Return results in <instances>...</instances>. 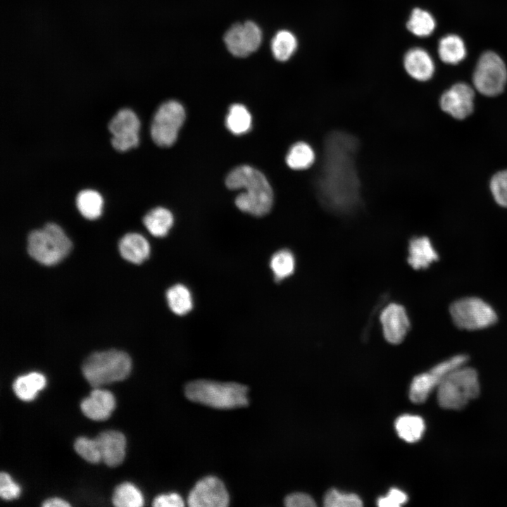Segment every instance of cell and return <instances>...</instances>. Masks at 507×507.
<instances>
[{
	"instance_id": "cell-1",
	"label": "cell",
	"mask_w": 507,
	"mask_h": 507,
	"mask_svg": "<svg viewBox=\"0 0 507 507\" xmlns=\"http://www.w3.org/2000/svg\"><path fill=\"white\" fill-rule=\"evenodd\" d=\"M358 149V140L347 132L333 131L325 138L315 190L323 206L330 212L348 213L360 204L361 183L356 168Z\"/></svg>"
},
{
	"instance_id": "cell-2",
	"label": "cell",
	"mask_w": 507,
	"mask_h": 507,
	"mask_svg": "<svg viewBox=\"0 0 507 507\" xmlns=\"http://www.w3.org/2000/svg\"><path fill=\"white\" fill-rule=\"evenodd\" d=\"M225 184L230 189H244L235 199L242 211L255 216L267 214L273 204V192L265 175L249 165L234 168L227 175Z\"/></svg>"
},
{
	"instance_id": "cell-3",
	"label": "cell",
	"mask_w": 507,
	"mask_h": 507,
	"mask_svg": "<svg viewBox=\"0 0 507 507\" xmlns=\"http://www.w3.org/2000/svg\"><path fill=\"white\" fill-rule=\"evenodd\" d=\"M248 387L237 382L196 380L186 384L184 394L192 401L220 409L246 406Z\"/></svg>"
},
{
	"instance_id": "cell-4",
	"label": "cell",
	"mask_w": 507,
	"mask_h": 507,
	"mask_svg": "<svg viewBox=\"0 0 507 507\" xmlns=\"http://www.w3.org/2000/svg\"><path fill=\"white\" fill-rule=\"evenodd\" d=\"M132 363L127 353L115 349L95 352L82 365V372L94 388L125 380L130 374Z\"/></svg>"
},
{
	"instance_id": "cell-5",
	"label": "cell",
	"mask_w": 507,
	"mask_h": 507,
	"mask_svg": "<svg viewBox=\"0 0 507 507\" xmlns=\"http://www.w3.org/2000/svg\"><path fill=\"white\" fill-rule=\"evenodd\" d=\"M480 392L477 372L462 365L451 371L437 387L439 404L446 409H460Z\"/></svg>"
},
{
	"instance_id": "cell-6",
	"label": "cell",
	"mask_w": 507,
	"mask_h": 507,
	"mask_svg": "<svg viewBox=\"0 0 507 507\" xmlns=\"http://www.w3.org/2000/svg\"><path fill=\"white\" fill-rule=\"evenodd\" d=\"M72 244L63 230L55 223L32 231L27 237V251L37 262L52 265L65 258Z\"/></svg>"
},
{
	"instance_id": "cell-7",
	"label": "cell",
	"mask_w": 507,
	"mask_h": 507,
	"mask_svg": "<svg viewBox=\"0 0 507 507\" xmlns=\"http://www.w3.org/2000/svg\"><path fill=\"white\" fill-rule=\"evenodd\" d=\"M450 313L457 327L468 330L486 328L494 324L497 319L492 306L476 297L455 301L450 307Z\"/></svg>"
},
{
	"instance_id": "cell-8",
	"label": "cell",
	"mask_w": 507,
	"mask_h": 507,
	"mask_svg": "<svg viewBox=\"0 0 507 507\" xmlns=\"http://www.w3.org/2000/svg\"><path fill=\"white\" fill-rule=\"evenodd\" d=\"M185 119V111L181 104L168 101L162 104L155 113L150 132L154 143L162 147L172 146Z\"/></svg>"
},
{
	"instance_id": "cell-9",
	"label": "cell",
	"mask_w": 507,
	"mask_h": 507,
	"mask_svg": "<svg viewBox=\"0 0 507 507\" xmlns=\"http://www.w3.org/2000/svg\"><path fill=\"white\" fill-rule=\"evenodd\" d=\"M507 81V70L502 59L494 52L487 51L480 58L472 82L482 94L494 96L501 94Z\"/></svg>"
},
{
	"instance_id": "cell-10",
	"label": "cell",
	"mask_w": 507,
	"mask_h": 507,
	"mask_svg": "<svg viewBox=\"0 0 507 507\" xmlns=\"http://www.w3.org/2000/svg\"><path fill=\"white\" fill-rule=\"evenodd\" d=\"M468 356L463 354L453 356L434 365L429 371L415 376L411 384L409 397L415 403L424 402L434 389H437L442 381L453 370L464 365Z\"/></svg>"
},
{
	"instance_id": "cell-11",
	"label": "cell",
	"mask_w": 507,
	"mask_h": 507,
	"mask_svg": "<svg viewBox=\"0 0 507 507\" xmlns=\"http://www.w3.org/2000/svg\"><path fill=\"white\" fill-rule=\"evenodd\" d=\"M108 128L111 145L116 151H125L138 145L140 122L131 109L119 110L109 121Z\"/></svg>"
},
{
	"instance_id": "cell-12",
	"label": "cell",
	"mask_w": 507,
	"mask_h": 507,
	"mask_svg": "<svg viewBox=\"0 0 507 507\" xmlns=\"http://www.w3.org/2000/svg\"><path fill=\"white\" fill-rule=\"evenodd\" d=\"M261 41L262 32L252 21L233 25L224 36L228 51L237 57H246L256 51Z\"/></svg>"
},
{
	"instance_id": "cell-13",
	"label": "cell",
	"mask_w": 507,
	"mask_h": 507,
	"mask_svg": "<svg viewBox=\"0 0 507 507\" xmlns=\"http://www.w3.org/2000/svg\"><path fill=\"white\" fill-rule=\"evenodd\" d=\"M229 501L225 484L215 476H207L199 480L187 499L191 507H225Z\"/></svg>"
},
{
	"instance_id": "cell-14",
	"label": "cell",
	"mask_w": 507,
	"mask_h": 507,
	"mask_svg": "<svg viewBox=\"0 0 507 507\" xmlns=\"http://www.w3.org/2000/svg\"><path fill=\"white\" fill-rule=\"evenodd\" d=\"M475 93L468 84L460 82L453 85L442 95V109L456 119L468 117L473 110Z\"/></svg>"
},
{
	"instance_id": "cell-15",
	"label": "cell",
	"mask_w": 507,
	"mask_h": 507,
	"mask_svg": "<svg viewBox=\"0 0 507 507\" xmlns=\"http://www.w3.org/2000/svg\"><path fill=\"white\" fill-rule=\"evenodd\" d=\"M380 323L384 338L394 344L401 343L411 327L406 311L396 303H389L384 308L380 314Z\"/></svg>"
},
{
	"instance_id": "cell-16",
	"label": "cell",
	"mask_w": 507,
	"mask_h": 507,
	"mask_svg": "<svg viewBox=\"0 0 507 507\" xmlns=\"http://www.w3.org/2000/svg\"><path fill=\"white\" fill-rule=\"evenodd\" d=\"M101 453V461L109 467L119 465L125 456L126 439L116 430H106L95 438Z\"/></svg>"
},
{
	"instance_id": "cell-17",
	"label": "cell",
	"mask_w": 507,
	"mask_h": 507,
	"mask_svg": "<svg viewBox=\"0 0 507 507\" xmlns=\"http://www.w3.org/2000/svg\"><path fill=\"white\" fill-rule=\"evenodd\" d=\"M115 407L113 394L104 389L94 388L90 395L84 399L80 403L83 414L93 420L108 419Z\"/></svg>"
},
{
	"instance_id": "cell-18",
	"label": "cell",
	"mask_w": 507,
	"mask_h": 507,
	"mask_svg": "<svg viewBox=\"0 0 507 507\" xmlns=\"http://www.w3.org/2000/svg\"><path fill=\"white\" fill-rule=\"evenodd\" d=\"M403 65L408 75L419 81L428 80L434 72L431 56L425 50L418 47L411 49L406 53Z\"/></svg>"
},
{
	"instance_id": "cell-19",
	"label": "cell",
	"mask_w": 507,
	"mask_h": 507,
	"mask_svg": "<svg viewBox=\"0 0 507 507\" xmlns=\"http://www.w3.org/2000/svg\"><path fill=\"white\" fill-rule=\"evenodd\" d=\"M408 263L415 270L427 268L439 256L430 239L425 236L415 237L408 244Z\"/></svg>"
},
{
	"instance_id": "cell-20",
	"label": "cell",
	"mask_w": 507,
	"mask_h": 507,
	"mask_svg": "<svg viewBox=\"0 0 507 507\" xmlns=\"http://www.w3.org/2000/svg\"><path fill=\"white\" fill-rule=\"evenodd\" d=\"M119 251L124 259L132 263L139 264L149 257L150 246L142 235L137 233H128L120 240Z\"/></svg>"
},
{
	"instance_id": "cell-21",
	"label": "cell",
	"mask_w": 507,
	"mask_h": 507,
	"mask_svg": "<svg viewBox=\"0 0 507 507\" xmlns=\"http://www.w3.org/2000/svg\"><path fill=\"white\" fill-rule=\"evenodd\" d=\"M174 222L172 213L163 207L149 211L143 218V223L151 234L163 237L168 234Z\"/></svg>"
},
{
	"instance_id": "cell-22",
	"label": "cell",
	"mask_w": 507,
	"mask_h": 507,
	"mask_svg": "<svg viewBox=\"0 0 507 507\" xmlns=\"http://www.w3.org/2000/svg\"><path fill=\"white\" fill-rule=\"evenodd\" d=\"M46 385L45 377L37 372L18 377L13 382L12 387L18 398L23 401L34 399L39 391Z\"/></svg>"
},
{
	"instance_id": "cell-23",
	"label": "cell",
	"mask_w": 507,
	"mask_h": 507,
	"mask_svg": "<svg viewBox=\"0 0 507 507\" xmlns=\"http://www.w3.org/2000/svg\"><path fill=\"white\" fill-rule=\"evenodd\" d=\"M395 428L401 439L407 442L413 443L422 437L425 426L421 417L404 414L396 420Z\"/></svg>"
},
{
	"instance_id": "cell-24",
	"label": "cell",
	"mask_w": 507,
	"mask_h": 507,
	"mask_svg": "<svg viewBox=\"0 0 507 507\" xmlns=\"http://www.w3.org/2000/svg\"><path fill=\"white\" fill-rule=\"evenodd\" d=\"M166 300L170 309L177 315H186L193 308L192 293L182 284H176L168 289Z\"/></svg>"
},
{
	"instance_id": "cell-25",
	"label": "cell",
	"mask_w": 507,
	"mask_h": 507,
	"mask_svg": "<svg viewBox=\"0 0 507 507\" xmlns=\"http://www.w3.org/2000/svg\"><path fill=\"white\" fill-rule=\"evenodd\" d=\"M75 204L80 214L88 220H94L101 215L103 199L101 194L93 189H83L78 192Z\"/></svg>"
},
{
	"instance_id": "cell-26",
	"label": "cell",
	"mask_w": 507,
	"mask_h": 507,
	"mask_svg": "<svg viewBox=\"0 0 507 507\" xmlns=\"http://www.w3.org/2000/svg\"><path fill=\"white\" fill-rule=\"evenodd\" d=\"M438 52L441 60L449 64L461 62L466 55L463 40L455 35H449L441 39Z\"/></svg>"
},
{
	"instance_id": "cell-27",
	"label": "cell",
	"mask_w": 507,
	"mask_h": 507,
	"mask_svg": "<svg viewBox=\"0 0 507 507\" xmlns=\"http://www.w3.org/2000/svg\"><path fill=\"white\" fill-rule=\"evenodd\" d=\"M315 159V155L313 148L304 142H298L289 149L286 156V163L293 170H306L314 163Z\"/></svg>"
},
{
	"instance_id": "cell-28",
	"label": "cell",
	"mask_w": 507,
	"mask_h": 507,
	"mask_svg": "<svg viewBox=\"0 0 507 507\" xmlns=\"http://www.w3.org/2000/svg\"><path fill=\"white\" fill-rule=\"evenodd\" d=\"M296 260L294 254L283 249L275 252L270 261V267L276 282L291 276L295 270Z\"/></svg>"
},
{
	"instance_id": "cell-29",
	"label": "cell",
	"mask_w": 507,
	"mask_h": 507,
	"mask_svg": "<svg viewBox=\"0 0 507 507\" xmlns=\"http://www.w3.org/2000/svg\"><path fill=\"white\" fill-rule=\"evenodd\" d=\"M295 35L286 30L277 32L271 41V51L273 56L279 61H287L297 48Z\"/></svg>"
},
{
	"instance_id": "cell-30",
	"label": "cell",
	"mask_w": 507,
	"mask_h": 507,
	"mask_svg": "<svg viewBox=\"0 0 507 507\" xmlns=\"http://www.w3.org/2000/svg\"><path fill=\"white\" fill-rule=\"evenodd\" d=\"M227 128L234 134L246 133L251 126V116L247 108L242 104L232 105L225 119Z\"/></svg>"
},
{
	"instance_id": "cell-31",
	"label": "cell",
	"mask_w": 507,
	"mask_h": 507,
	"mask_svg": "<svg viewBox=\"0 0 507 507\" xmlns=\"http://www.w3.org/2000/svg\"><path fill=\"white\" fill-rule=\"evenodd\" d=\"M112 502L117 507H140L144 504V498L134 485L123 482L115 488Z\"/></svg>"
},
{
	"instance_id": "cell-32",
	"label": "cell",
	"mask_w": 507,
	"mask_h": 507,
	"mask_svg": "<svg viewBox=\"0 0 507 507\" xmlns=\"http://www.w3.org/2000/svg\"><path fill=\"white\" fill-rule=\"evenodd\" d=\"M406 26L415 35L427 37L435 28V20L429 12L416 8L413 10Z\"/></svg>"
},
{
	"instance_id": "cell-33",
	"label": "cell",
	"mask_w": 507,
	"mask_h": 507,
	"mask_svg": "<svg viewBox=\"0 0 507 507\" xmlns=\"http://www.w3.org/2000/svg\"><path fill=\"white\" fill-rule=\"evenodd\" d=\"M323 503L326 507H360L363 506L361 498L353 493H344L337 489H330L325 494Z\"/></svg>"
},
{
	"instance_id": "cell-34",
	"label": "cell",
	"mask_w": 507,
	"mask_h": 507,
	"mask_svg": "<svg viewBox=\"0 0 507 507\" xmlns=\"http://www.w3.org/2000/svg\"><path fill=\"white\" fill-rule=\"evenodd\" d=\"M74 448L75 451L89 463H98L101 461V453L95 438L89 439L80 437L75 440Z\"/></svg>"
},
{
	"instance_id": "cell-35",
	"label": "cell",
	"mask_w": 507,
	"mask_h": 507,
	"mask_svg": "<svg viewBox=\"0 0 507 507\" xmlns=\"http://www.w3.org/2000/svg\"><path fill=\"white\" fill-rule=\"evenodd\" d=\"M490 189L497 204L507 208V170L500 171L492 177Z\"/></svg>"
},
{
	"instance_id": "cell-36",
	"label": "cell",
	"mask_w": 507,
	"mask_h": 507,
	"mask_svg": "<svg viewBox=\"0 0 507 507\" xmlns=\"http://www.w3.org/2000/svg\"><path fill=\"white\" fill-rule=\"evenodd\" d=\"M20 488L11 477L4 472L0 474V496L3 499L11 500L19 496Z\"/></svg>"
},
{
	"instance_id": "cell-37",
	"label": "cell",
	"mask_w": 507,
	"mask_h": 507,
	"mask_svg": "<svg viewBox=\"0 0 507 507\" xmlns=\"http://www.w3.org/2000/svg\"><path fill=\"white\" fill-rule=\"evenodd\" d=\"M407 500L408 496L405 492L397 488H392L385 496L377 499V503L380 507H399Z\"/></svg>"
},
{
	"instance_id": "cell-38",
	"label": "cell",
	"mask_w": 507,
	"mask_h": 507,
	"mask_svg": "<svg viewBox=\"0 0 507 507\" xmlns=\"http://www.w3.org/2000/svg\"><path fill=\"white\" fill-rule=\"evenodd\" d=\"M284 503L287 507H313L315 506L313 499L308 494L302 492L287 495Z\"/></svg>"
},
{
	"instance_id": "cell-39",
	"label": "cell",
	"mask_w": 507,
	"mask_h": 507,
	"mask_svg": "<svg viewBox=\"0 0 507 507\" xmlns=\"http://www.w3.org/2000/svg\"><path fill=\"white\" fill-rule=\"evenodd\" d=\"M152 505L155 507H182L184 504L179 494L170 493L157 496L154 499Z\"/></svg>"
},
{
	"instance_id": "cell-40",
	"label": "cell",
	"mask_w": 507,
	"mask_h": 507,
	"mask_svg": "<svg viewBox=\"0 0 507 507\" xmlns=\"http://www.w3.org/2000/svg\"><path fill=\"white\" fill-rule=\"evenodd\" d=\"M70 506L66 501L58 497L48 499L42 503L43 507H67Z\"/></svg>"
}]
</instances>
